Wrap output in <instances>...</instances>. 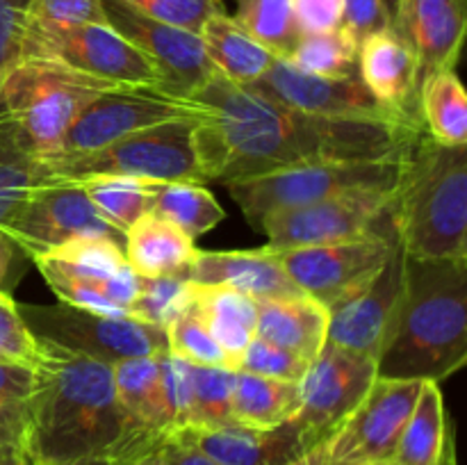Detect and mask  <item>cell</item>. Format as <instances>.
Masks as SVG:
<instances>
[{
	"label": "cell",
	"mask_w": 467,
	"mask_h": 465,
	"mask_svg": "<svg viewBox=\"0 0 467 465\" xmlns=\"http://www.w3.org/2000/svg\"><path fill=\"white\" fill-rule=\"evenodd\" d=\"M32 263L62 304L114 317L130 310L137 274L117 237H78Z\"/></svg>",
	"instance_id": "obj_10"
},
{
	"label": "cell",
	"mask_w": 467,
	"mask_h": 465,
	"mask_svg": "<svg viewBox=\"0 0 467 465\" xmlns=\"http://www.w3.org/2000/svg\"><path fill=\"white\" fill-rule=\"evenodd\" d=\"M187 433L217 465H285L310 450L292 422L269 431L233 422L213 429H187Z\"/></svg>",
	"instance_id": "obj_23"
},
{
	"label": "cell",
	"mask_w": 467,
	"mask_h": 465,
	"mask_svg": "<svg viewBox=\"0 0 467 465\" xmlns=\"http://www.w3.org/2000/svg\"><path fill=\"white\" fill-rule=\"evenodd\" d=\"M210 112L196 123L205 181L231 182L315 162H365L410 149L422 123L342 119L285 108L217 71L192 94Z\"/></svg>",
	"instance_id": "obj_1"
},
{
	"label": "cell",
	"mask_w": 467,
	"mask_h": 465,
	"mask_svg": "<svg viewBox=\"0 0 467 465\" xmlns=\"http://www.w3.org/2000/svg\"><path fill=\"white\" fill-rule=\"evenodd\" d=\"M301 35L328 32L342 26V0H292Z\"/></svg>",
	"instance_id": "obj_47"
},
{
	"label": "cell",
	"mask_w": 467,
	"mask_h": 465,
	"mask_svg": "<svg viewBox=\"0 0 467 465\" xmlns=\"http://www.w3.org/2000/svg\"><path fill=\"white\" fill-rule=\"evenodd\" d=\"M36 185V158L7 119L0 117V222Z\"/></svg>",
	"instance_id": "obj_39"
},
{
	"label": "cell",
	"mask_w": 467,
	"mask_h": 465,
	"mask_svg": "<svg viewBox=\"0 0 467 465\" xmlns=\"http://www.w3.org/2000/svg\"><path fill=\"white\" fill-rule=\"evenodd\" d=\"M445 465H456V456H454V450H451V451H450V456H447Z\"/></svg>",
	"instance_id": "obj_54"
},
{
	"label": "cell",
	"mask_w": 467,
	"mask_h": 465,
	"mask_svg": "<svg viewBox=\"0 0 467 465\" xmlns=\"http://www.w3.org/2000/svg\"><path fill=\"white\" fill-rule=\"evenodd\" d=\"M27 18L44 23H99L108 26L100 0H27Z\"/></svg>",
	"instance_id": "obj_44"
},
{
	"label": "cell",
	"mask_w": 467,
	"mask_h": 465,
	"mask_svg": "<svg viewBox=\"0 0 467 465\" xmlns=\"http://www.w3.org/2000/svg\"><path fill=\"white\" fill-rule=\"evenodd\" d=\"M0 89H3V71H0Z\"/></svg>",
	"instance_id": "obj_56"
},
{
	"label": "cell",
	"mask_w": 467,
	"mask_h": 465,
	"mask_svg": "<svg viewBox=\"0 0 467 465\" xmlns=\"http://www.w3.org/2000/svg\"><path fill=\"white\" fill-rule=\"evenodd\" d=\"M377 378V360L327 342L299 381L301 404L290 419L306 447L327 440Z\"/></svg>",
	"instance_id": "obj_16"
},
{
	"label": "cell",
	"mask_w": 467,
	"mask_h": 465,
	"mask_svg": "<svg viewBox=\"0 0 467 465\" xmlns=\"http://www.w3.org/2000/svg\"><path fill=\"white\" fill-rule=\"evenodd\" d=\"M386 465H395V463H386Z\"/></svg>",
	"instance_id": "obj_57"
},
{
	"label": "cell",
	"mask_w": 467,
	"mask_h": 465,
	"mask_svg": "<svg viewBox=\"0 0 467 465\" xmlns=\"http://www.w3.org/2000/svg\"><path fill=\"white\" fill-rule=\"evenodd\" d=\"M187 299L205 319L213 337L226 354L231 367L237 372L242 354L255 337L258 301L231 287L201 285L192 281L187 287Z\"/></svg>",
	"instance_id": "obj_27"
},
{
	"label": "cell",
	"mask_w": 467,
	"mask_h": 465,
	"mask_svg": "<svg viewBox=\"0 0 467 465\" xmlns=\"http://www.w3.org/2000/svg\"><path fill=\"white\" fill-rule=\"evenodd\" d=\"M392 30L413 50L422 82L431 73L456 68L467 32V0H397Z\"/></svg>",
	"instance_id": "obj_20"
},
{
	"label": "cell",
	"mask_w": 467,
	"mask_h": 465,
	"mask_svg": "<svg viewBox=\"0 0 467 465\" xmlns=\"http://www.w3.org/2000/svg\"><path fill=\"white\" fill-rule=\"evenodd\" d=\"M199 36L214 71L233 85L251 87L276 59V55L246 35L223 9L203 23Z\"/></svg>",
	"instance_id": "obj_28"
},
{
	"label": "cell",
	"mask_w": 467,
	"mask_h": 465,
	"mask_svg": "<svg viewBox=\"0 0 467 465\" xmlns=\"http://www.w3.org/2000/svg\"><path fill=\"white\" fill-rule=\"evenodd\" d=\"M404 181L397 185L340 191V194L301 205V208L267 214L258 222V228L267 235L265 249H301V246L356 240V237L379 231H392L390 226L383 228L381 223L390 219V210Z\"/></svg>",
	"instance_id": "obj_11"
},
{
	"label": "cell",
	"mask_w": 467,
	"mask_h": 465,
	"mask_svg": "<svg viewBox=\"0 0 467 465\" xmlns=\"http://www.w3.org/2000/svg\"><path fill=\"white\" fill-rule=\"evenodd\" d=\"M285 108L308 114L342 119H390V121H413L383 108L360 82L351 78H324L301 71L290 59L276 57L272 67L249 87ZM420 123V121H418Z\"/></svg>",
	"instance_id": "obj_18"
},
{
	"label": "cell",
	"mask_w": 467,
	"mask_h": 465,
	"mask_svg": "<svg viewBox=\"0 0 467 465\" xmlns=\"http://www.w3.org/2000/svg\"><path fill=\"white\" fill-rule=\"evenodd\" d=\"M190 281L182 276H137L135 296L128 315L150 326L167 328L185 308Z\"/></svg>",
	"instance_id": "obj_40"
},
{
	"label": "cell",
	"mask_w": 467,
	"mask_h": 465,
	"mask_svg": "<svg viewBox=\"0 0 467 465\" xmlns=\"http://www.w3.org/2000/svg\"><path fill=\"white\" fill-rule=\"evenodd\" d=\"M424 381L379 377L345 422L327 438L336 465H386L395 459Z\"/></svg>",
	"instance_id": "obj_15"
},
{
	"label": "cell",
	"mask_w": 467,
	"mask_h": 465,
	"mask_svg": "<svg viewBox=\"0 0 467 465\" xmlns=\"http://www.w3.org/2000/svg\"><path fill=\"white\" fill-rule=\"evenodd\" d=\"M299 383L276 381L235 372V388L231 397V418L240 427L269 431L290 422L299 410Z\"/></svg>",
	"instance_id": "obj_30"
},
{
	"label": "cell",
	"mask_w": 467,
	"mask_h": 465,
	"mask_svg": "<svg viewBox=\"0 0 467 465\" xmlns=\"http://www.w3.org/2000/svg\"><path fill=\"white\" fill-rule=\"evenodd\" d=\"M18 57H39L119 87H162L153 64L114 27L26 18Z\"/></svg>",
	"instance_id": "obj_8"
},
{
	"label": "cell",
	"mask_w": 467,
	"mask_h": 465,
	"mask_svg": "<svg viewBox=\"0 0 467 465\" xmlns=\"http://www.w3.org/2000/svg\"><path fill=\"white\" fill-rule=\"evenodd\" d=\"M285 465H336V463H333L331 456H328L327 440H322L315 447H310V450H306L304 454L296 456V459H292L290 463Z\"/></svg>",
	"instance_id": "obj_51"
},
{
	"label": "cell",
	"mask_w": 467,
	"mask_h": 465,
	"mask_svg": "<svg viewBox=\"0 0 467 465\" xmlns=\"http://www.w3.org/2000/svg\"><path fill=\"white\" fill-rule=\"evenodd\" d=\"M358 78L383 108L404 119L420 121L418 59L392 27L368 36L360 44Z\"/></svg>",
	"instance_id": "obj_21"
},
{
	"label": "cell",
	"mask_w": 467,
	"mask_h": 465,
	"mask_svg": "<svg viewBox=\"0 0 467 465\" xmlns=\"http://www.w3.org/2000/svg\"><path fill=\"white\" fill-rule=\"evenodd\" d=\"M465 360L467 258L406 255L404 292L377 374L441 383L463 369Z\"/></svg>",
	"instance_id": "obj_3"
},
{
	"label": "cell",
	"mask_w": 467,
	"mask_h": 465,
	"mask_svg": "<svg viewBox=\"0 0 467 465\" xmlns=\"http://www.w3.org/2000/svg\"><path fill=\"white\" fill-rule=\"evenodd\" d=\"M27 0H0V71H7L18 59Z\"/></svg>",
	"instance_id": "obj_46"
},
{
	"label": "cell",
	"mask_w": 467,
	"mask_h": 465,
	"mask_svg": "<svg viewBox=\"0 0 467 465\" xmlns=\"http://www.w3.org/2000/svg\"><path fill=\"white\" fill-rule=\"evenodd\" d=\"M0 232L30 260L78 237H119L71 182H36L0 222Z\"/></svg>",
	"instance_id": "obj_14"
},
{
	"label": "cell",
	"mask_w": 467,
	"mask_h": 465,
	"mask_svg": "<svg viewBox=\"0 0 467 465\" xmlns=\"http://www.w3.org/2000/svg\"><path fill=\"white\" fill-rule=\"evenodd\" d=\"M14 255H16V246L0 232V290H3L5 281H7L9 272H12Z\"/></svg>",
	"instance_id": "obj_52"
},
{
	"label": "cell",
	"mask_w": 467,
	"mask_h": 465,
	"mask_svg": "<svg viewBox=\"0 0 467 465\" xmlns=\"http://www.w3.org/2000/svg\"><path fill=\"white\" fill-rule=\"evenodd\" d=\"M208 117L210 112L203 105L185 96L169 94L162 87H112L82 108L55 155L100 149L132 132L176 119L205 121Z\"/></svg>",
	"instance_id": "obj_12"
},
{
	"label": "cell",
	"mask_w": 467,
	"mask_h": 465,
	"mask_svg": "<svg viewBox=\"0 0 467 465\" xmlns=\"http://www.w3.org/2000/svg\"><path fill=\"white\" fill-rule=\"evenodd\" d=\"M41 465H117L112 456H87V459L62 460V463H41Z\"/></svg>",
	"instance_id": "obj_53"
},
{
	"label": "cell",
	"mask_w": 467,
	"mask_h": 465,
	"mask_svg": "<svg viewBox=\"0 0 467 465\" xmlns=\"http://www.w3.org/2000/svg\"><path fill=\"white\" fill-rule=\"evenodd\" d=\"M112 87L50 59L18 57L3 71L0 117L36 160L53 158L82 108Z\"/></svg>",
	"instance_id": "obj_6"
},
{
	"label": "cell",
	"mask_w": 467,
	"mask_h": 465,
	"mask_svg": "<svg viewBox=\"0 0 467 465\" xmlns=\"http://www.w3.org/2000/svg\"><path fill=\"white\" fill-rule=\"evenodd\" d=\"M342 27L363 44L368 36L392 27V9L386 0H342Z\"/></svg>",
	"instance_id": "obj_45"
},
{
	"label": "cell",
	"mask_w": 467,
	"mask_h": 465,
	"mask_svg": "<svg viewBox=\"0 0 467 465\" xmlns=\"http://www.w3.org/2000/svg\"><path fill=\"white\" fill-rule=\"evenodd\" d=\"M167 433H141L112 456L117 465H164L162 442Z\"/></svg>",
	"instance_id": "obj_48"
},
{
	"label": "cell",
	"mask_w": 467,
	"mask_h": 465,
	"mask_svg": "<svg viewBox=\"0 0 467 465\" xmlns=\"http://www.w3.org/2000/svg\"><path fill=\"white\" fill-rule=\"evenodd\" d=\"M390 223L406 255L467 258V146L420 137Z\"/></svg>",
	"instance_id": "obj_4"
},
{
	"label": "cell",
	"mask_w": 467,
	"mask_h": 465,
	"mask_svg": "<svg viewBox=\"0 0 467 465\" xmlns=\"http://www.w3.org/2000/svg\"><path fill=\"white\" fill-rule=\"evenodd\" d=\"M187 378V427L213 429L233 424L231 397L235 388V369L205 367L185 363Z\"/></svg>",
	"instance_id": "obj_33"
},
{
	"label": "cell",
	"mask_w": 467,
	"mask_h": 465,
	"mask_svg": "<svg viewBox=\"0 0 467 465\" xmlns=\"http://www.w3.org/2000/svg\"><path fill=\"white\" fill-rule=\"evenodd\" d=\"M308 365L310 363L301 360L299 356L290 354L287 349H281V346L255 336L249 342L244 354H242L240 369L237 372H249L255 374V377L276 378V381L299 383L304 378Z\"/></svg>",
	"instance_id": "obj_41"
},
{
	"label": "cell",
	"mask_w": 467,
	"mask_h": 465,
	"mask_svg": "<svg viewBox=\"0 0 467 465\" xmlns=\"http://www.w3.org/2000/svg\"><path fill=\"white\" fill-rule=\"evenodd\" d=\"M0 360H3V358H0Z\"/></svg>",
	"instance_id": "obj_58"
},
{
	"label": "cell",
	"mask_w": 467,
	"mask_h": 465,
	"mask_svg": "<svg viewBox=\"0 0 467 465\" xmlns=\"http://www.w3.org/2000/svg\"><path fill=\"white\" fill-rule=\"evenodd\" d=\"M149 212L167 219L187 237H201L223 222L226 212L201 182H155Z\"/></svg>",
	"instance_id": "obj_32"
},
{
	"label": "cell",
	"mask_w": 467,
	"mask_h": 465,
	"mask_svg": "<svg viewBox=\"0 0 467 465\" xmlns=\"http://www.w3.org/2000/svg\"><path fill=\"white\" fill-rule=\"evenodd\" d=\"M121 3L144 16L196 32V35L213 14L223 9L222 0H121Z\"/></svg>",
	"instance_id": "obj_42"
},
{
	"label": "cell",
	"mask_w": 467,
	"mask_h": 465,
	"mask_svg": "<svg viewBox=\"0 0 467 465\" xmlns=\"http://www.w3.org/2000/svg\"><path fill=\"white\" fill-rule=\"evenodd\" d=\"M358 41L340 26L328 32L301 35L287 59L315 76L351 78L358 76Z\"/></svg>",
	"instance_id": "obj_36"
},
{
	"label": "cell",
	"mask_w": 467,
	"mask_h": 465,
	"mask_svg": "<svg viewBox=\"0 0 467 465\" xmlns=\"http://www.w3.org/2000/svg\"><path fill=\"white\" fill-rule=\"evenodd\" d=\"M164 333H167V354H171L173 358L190 365L233 369L226 354L210 333L205 319L201 317V313L190 299H187L185 308L169 322Z\"/></svg>",
	"instance_id": "obj_37"
},
{
	"label": "cell",
	"mask_w": 467,
	"mask_h": 465,
	"mask_svg": "<svg viewBox=\"0 0 467 465\" xmlns=\"http://www.w3.org/2000/svg\"><path fill=\"white\" fill-rule=\"evenodd\" d=\"M164 465H217L187 433V429H176L164 436Z\"/></svg>",
	"instance_id": "obj_49"
},
{
	"label": "cell",
	"mask_w": 467,
	"mask_h": 465,
	"mask_svg": "<svg viewBox=\"0 0 467 465\" xmlns=\"http://www.w3.org/2000/svg\"><path fill=\"white\" fill-rule=\"evenodd\" d=\"M386 3H388V7H395V3H397V0H386Z\"/></svg>",
	"instance_id": "obj_55"
},
{
	"label": "cell",
	"mask_w": 467,
	"mask_h": 465,
	"mask_svg": "<svg viewBox=\"0 0 467 465\" xmlns=\"http://www.w3.org/2000/svg\"><path fill=\"white\" fill-rule=\"evenodd\" d=\"M395 246V232L379 231L356 240L272 251V253H276L287 276L301 292L331 310L333 305L342 304L360 287L368 285L388 263Z\"/></svg>",
	"instance_id": "obj_13"
},
{
	"label": "cell",
	"mask_w": 467,
	"mask_h": 465,
	"mask_svg": "<svg viewBox=\"0 0 467 465\" xmlns=\"http://www.w3.org/2000/svg\"><path fill=\"white\" fill-rule=\"evenodd\" d=\"M418 117L429 140L441 146H467V94L454 68L420 82Z\"/></svg>",
	"instance_id": "obj_31"
},
{
	"label": "cell",
	"mask_w": 467,
	"mask_h": 465,
	"mask_svg": "<svg viewBox=\"0 0 467 465\" xmlns=\"http://www.w3.org/2000/svg\"><path fill=\"white\" fill-rule=\"evenodd\" d=\"M164 354L130 358L112 365L117 397L137 431H173Z\"/></svg>",
	"instance_id": "obj_25"
},
{
	"label": "cell",
	"mask_w": 467,
	"mask_h": 465,
	"mask_svg": "<svg viewBox=\"0 0 467 465\" xmlns=\"http://www.w3.org/2000/svg\"><path fill=\"white\" fill-rule=\"evenodd\" d=\"M199 119H176L85 153L36 160V182L114 176L144 182H205L196 153Z\"/></svg>",
	"instance_id": "obj_5"
},
{
	"label": "cell",
	"mask_w": 467,
	"mask_h": 465,
	"mask_svg": "<svg viewBox=\"0 0 467 465\" xmlns=\"http://www.w3.org/2000/svg\"><path fill=\"white\" fill-rule=\"evenodd\" d=\"M39 342L26 447L39 463L114 456L137 431L114 388L112 365Z\"/></svg>",
	"instance_id": "obj_2"
},
{
	"label": "cell",
	"mask_w": 467,
	"mask_h": 465,
	"mask_svg": "<svg viewBox=\"0 0 467 465\" xmlns=\"http://www.w3.org/2000/svg\"><path fill=\"white\" fill-rule=\"evenodd\" d=\"M415 144L383 160L315 162L263 173V176L242 178V181L226 182V190L233 196V201L240 205L242 212L246 214V219H251L258 226L260 219H265L267 214L301 208V205L328 199V196L340 194V191L397 185L409 173Z\"/></svg>",
	"instance_id": "obj_7"
},
{
	"label": "cell",
	"mask_w": 467,
	"mask_h": 465,
	"mask_svg": "<svg viewBox=\"0 0 467 465\" xmlns=\"http://www.w3.org/2000/svg\"><path fill=\"white\" fill-rule=\"evenodd\" d=\"M36 388L35 365L0 360V442L26 445L30 401Z\"/></svg>",
	"instance_id": "obj_38"
},
{
	"label": "cell",
	"mask_w": 467,
	"mask_h": 465,
	"mask_svg": "<svg viewBox=\"0 0 467 465\" xmlns=\"http://www.w3.org/2000/svg\"><path fill=\"white\" fill-rule=\"evenodd\" d=\"M128 264L137 276H182L187 278L199 249L178 226L153 212L137 219L126 235Z\"/></svg>",
	"instance_id": "obj_26"
},
{
	"label": "cell",
	"mask_w": 467,
	"mask_h": 465,
	"mask_svg": "<svg viewBox=\"0 0 467 465\" xmlns=\"http://www.w3.org/2000/svg\"><path fill=\"white\" fill-rule=\"evenodd\" d=\"M18 315L35 340L87 356L100 363H123L130 358L158 356L167 351L164 328L150 326L123 315L96 313L59 301L57 305L16 304Z\"/></svg>",
	"instance_id": "obj_9"
},
{
	"label": "cell",
	"mask_w": 467,
	"mask_h": 465,
	"mask_svg": "<svg viewBox=\"0 0 467 465\" xmlns=\"http://www.w3.org/2000/svg\"><path fill=\"white\" fill-rule=\"evenodd\" d=\"M454 450L447 436V410L441 386L424 381L415 408L397 445L395 465H445Z\"/></svg>",
	"instance_id": "obj_29"
},
{
	"label": "cell",
	"mask_w": 467,
	"mask_h": 465,
	"mask_svg": "<svg viewBox=\"0 0 467 465\" xmlns=\"http://www.w3.org/2000/svg\"><path fill=\"white\" fill-rule=\"evenodd\" d=\"M255 336L313 363L328 340V310L308 294L260 301Z\"/></svg>",
	"instance_id": "obj_24"
},
{
	"label": "cell",
	"mask_w": 467,
	"mask_h": 465,
	"mask_svg": "<svg viewBox=\"0 0 467 465\" xmlns=\"http://www.w3.org/2000/svg\"><path fill=\"white\" fill-rule=\"evenodd\" d=\"M0 358L26 365H36L39 358V342L23 324L16 301L3 290H0Z\"/></svg>",
	"instance_id": "obj_43"
},
{
	"label": "cell",
	"mask_w": 467,
	"mask_h": 465,
	"mask_svg": "<svg viewBox=\"0 0 467 465\" xmlns=\"http://www.w3.org/2000/svg\"><path fill=\"white\" fill-rule=\"evenodd\" d=\"M235 23L276 57L287 59L301 39L292 0H235Z\"/></svg>",
	"instance_id": "obj_35"
},
{
	"label": "cell",
	"mask_w": 467,
	"mask_h": 465,
	"mask_svg": "<svg viewBox=\"0 0 467 465\" xmlns=\"http://www.w3.org/2000/svg\"><path fill=\"white\" fill-rule=\"evenodd\" d=\"M187 281L231 287L258 304L281 296L306 294L287 276L276 253L265 246L254 251H199L187 272Z\"/></svg>",
	"instance_id": "obj_22"
},
{
	"label": "cell",
	"mask_w": 467,
	"mask_h": 465,
	"mask_svg": "<svg viewBox=\"0 0 467 465\" xmlns=\"http://www.w3.org/2000/svg\"><path fill=\"white\" fill-rule=\"evenodd\" d=\"M100 5L108 16V26L153 64L164 91L192 98V94L214 73L196 32L144 16L121 0H100Z\"/></svg>",
	"instance_id": "obj_17"
},
{
	"label": "cell",
	"mask_w": 467,
	"mask_h": 465,
	"mask_svg": "<svg viewBox=\"0 0 467 465\" xmlns=\"http://www.w3.org/2000/svg\"><path fill=\"white\" fill-rule=\"evenodd\" d=\"M0 465H41L23 442H0Z\"/></svg>",
	"instance_id": "obj_50"
},
{
	"label": "cell",
	"mask_w": 467,
	"mask_h": 465,
	"mask_svg": "<svg viewBox=\"0 0 467 465\" xmlns=\"http://www.w3.org/2000/svg\"><path fill=\"white\" fill-rule=\"evenodd\" d=\"M85 190L96 212L117 235H126L128 228L149 212L150 187L155 182L132 181V178H87V181L71 182Z\"/></svg>",
	"instance_id": "obj_34"
},
{
	"label": "cell",
	"mask_w": 467,
	"mask_h": 465,
	"mask_svg": "<svg viewBox=\"0 0 467 465\" xmlns=\"http://www.w3.org/2000/svg\"><path fill=\"white\" fill-rule=\"evenodd\" d=\"M406 253L397 242L381 272L356 294L328 310V340L354 354L379 360L404 292Z\"/></svg>",
	"instance_id": "obj_19"
}]
</instances>
